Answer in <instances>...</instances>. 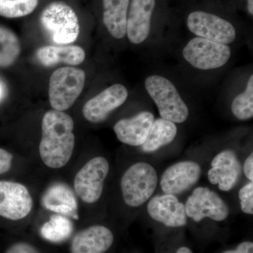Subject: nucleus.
<instances>
[{
	"instance_id": "obj_1",
	"label": "nucleus",
	"mask_w": 253,
	"mask_h": 253,
	"mask_svg": "<svg viewBox=\"0 0 253 253\" xmlns=\"http://www.w3.org/2000/svg\"><path fill=\"white\" fill-rule=\"evenodd\" d=\"M74 122L67 113L50 110L42 122L40 155L47 167L59 169L66 166L75 148Z\"/></svg>"
},
{
	"instance_id": "obj_2",
	"label": "nucleus",
	"mask_w": 253,
	"mask_h": 253,
	"mask_svg": "<svg viewBox=\"0 0 253 253\" xmlns=\"http://www.w3.org/2000/svg\"><path fill=\"white\" fill-rule=\"evenodd\" d=\"M40 23L44 34L54 44H72L79 36L80 23L77 15L66 3H51L42 12Z\"/></svg>"
},
{
	"instance_id": "obj_3",
	"label": "nucleus",
	"mask_w": 253,
	"mask_h": 253,
	"mask_svg": "<svg viewBox=\"0 0 253 253\" xmlns=\"http://www.w3.org/2000/svg\"><path fill=\"white\" fill-rule=\"evenodd\" d=\"M158 183L157 172L151 164L146 162L134 163L121 178L123 201L129 207H140L152 197Z\"/></svg>"
},
{
	"instance_id": "obj_4",
	"label": "nucleus",
	"mask_w": 253,
	"mask_h": 253,
	"mask_svg": "<svg viewBox=\"0 0 253 253\" xmlns=\"http://www.w3.org/2000/svg\"><path fill=\"white\" fill-rule=\"evenodd\" d=\"M145 87L157 106L161 118L174 123L185 122L189 109L169 80L162 76H150L145 81Z\"/></svg>"
},
{
	"instance_id": "obj_5",
	"label": "nucleus",
	"mask_w": 253,
	"mask_h": 253,
	"mask_svg": "<svg viewBox=\"0 0 253 253\" xmlns=\"http://www.w3.org/2000/svg\"><path fill=\"white\" fill-rule=\"evenodd\" d=\"M85 83V73L77 68L63 67L55 71L49 80L51 107L56 111L70 109L81 95Z\"/></svg>"
},
{
	"instance_id": "obj_6",
	"label": "nucleus",
	"mask_w": 253,
	"mask_h": 253,
	"mask_svg": "<svg viewBox=\"0 0 253 253\" xmlns=\"http://www.w3.org/2000/svg\"><path fill=\"white\" fill-rule=\"evenodd\" d=\"M109 163L104 157H95L78 171L74 179L75 192L86 204L99 201L109 174Z\"/></svg>"
},
{
	"instance_id": "obj_7",
	"label": "nucleus",
	"mask_w": 253,
	"mask_h": 253,
	"mask_svg": "<svg viewBox=\"0 0 253 253\" xmlns=\"http://www.w3.org/2000/svg\"><path fill=\"white\" fill-rule=\"evenodd\" d=\"M231 48L205 39L195 38L183 49V56L193 67L201 70L222 67L230 59Z\"/></svg>"
},
{
	"instance_id": "obj_8",
	"label": "nucleus",
	"mask_w": 253,
	"mask_h": 253,
	"mask_svg": "<svg viewBox=\"0 0 253 253\" xmlns=\"http://www.w3.org/2000/svg\"><path fill=\"white\" fill-rule=\"evenodd\" d=\"M185 210L187 217L196 222L205 218L223 221L229 217L230 210L220 196L208 187L196 188L186 200Z\"/></svg>"
},
{
	"instance_id": "obj_9",
	"label": "nucleus",
	"mask_w": 253,
	"mask_h": 253,
	"mask_svg": "<svg viewBox=\"0 0 253 253\" xmlns=\"http://www.w3.org/2000/svg\"><path fill=\"white\" fill-rule=\"evenodd\" d=\"M187 26L199 38L226 45L236 39V30L230 22L204 11L191 13L188 16Z\"/></svg>"
},
{
	"instance_id": "obj_10",
	"label": "nucleus",
	"mask_w": 253,
	"mask_h": 253,
	"mask_svg": "<svg viewBox=\"0 0 253 253\" xmlns=\"http://www.w3.org/2000/svg\"><path fill=\"white\" fill-rule=\"evenodd\" d=\"M33 202L26 186L14 181H0V216L19 220L31 212Z\"/></svg>"
},
{
	"instance_id": "obj_11",
	"label": "nucleus",
	"mask_w": 253,
	"mask_h": 253,
	"mask_svg": "<svg viewBox=\"0 0 253 253\" xmlns=\"http://www.w3.org/2000/svg\"><path fill=\"white\" fill-rule=\"evenodd\" d=\"M202 168L193 161H184L168 167L161 176V189L164 194H183L194 186L201 178Z\"/></svg>"
},
{
	"instance_id": "obj_12",
	"label": "nucleus",
	"mask_w": 253,
	"mask_h": 253,
	"mask_svg": "<svg viewBox=\"0 0 253 253\" xmlns=\"http://www.w3.org/2000/svg\"><path fill=\"white\" fill-rule=\"evenodd\" d=\"M241 172L242 166L236 153L224 150L213 158L208 178L211 184L218 185L221 191L228 192L238 184Z\"/></svg>"
},
{
	"instance_id": "obj_13",
	"label": "nucleus",
	"mask_w": 253,
	"mask_h": 253,
	"mask_svg": "<svg viewBox=\"0 0 253 253\" xmlns=\"http://www.w3.org/2000/svg\"><path fill=\"white\" fill-rule=\"evenodd\" d=\"M127 96L126 86L121 84H113L84 104L83 116L90 123L103 122L110 113L126 102Z\"/></svg>"
},
{
	"instance_id": "obj_14",
	"label": "nucleus",
	"mask_w": 253,
	"mask_h": 253,
	"mask_svg": "<svg viewBox=\"0 0 253 253\" xmlns=\"http://www.w3.org/2000/svg\"><path fill=\"white\" fill-rule=\"evenodd\" d=\"M146 209L154 220L168 227H183L187 224L185 205L174 195L164 194L151 197Z\"/></svg>"
},
{
	"instance_id": "obj_15",
	"label": "nucleus",
	"mask_w": 253,
	"mask_h": 253,
	"mask_svg": "<svg viewBox=\"0 0 253 253\" xmlns=\"http://www.w3.org/2000/svg\"><path fill=\"white\" fill-rule=\"evenodd\" d=\"M155 5V0H131L126 16V33L133 44H141L149 36Z\"/></svg>"
},
{
	"instance_id": "obj_16",
	"label": "nucleus",
	"mask_w": 253,
	"mask_h": 253,
	"mask_svg": "<svg viewBox=\"0 0 253 253\" xmlns=\"http://www.w3.org/2000/svg\"><path fill=\"white\" fill-rule=\"evenodd\" d=\"M154 120L153 113L144 111L134 117L121 120L113 129L121 142L131 146H141L149 135Z\"/></svg>"
},
{
	"instance_id": "obj_17",
	"label": "nucleus",
	"mask_w": 253,
	"mask_h": 253,
	"mask_svg": "<svg viewBox=\"0 0 253 253\" xmlns=\"http://www.w3.org/2000/svg\"><path fill=\"white\" fill-rule=\"evenodd\" d=\"M114 242V236L109 228L102 225L89 226L73 238L71 253H105Z\"/></svg>"
},
{
	"instance_id": "obj_18",
	"label": "nucleus",
	"mask_w": 253,
	"mask_h": 253,
	"mask_svg": "<svg viewBox=\"0 0 253 253\" xmlns=\"http://www.w3.org/2000/svg\"><path fill=\"white\" fill-rule=\"evenodd\" d=\"M46 209L78 219V204L72 190L66 184L57 183L50 186L42 200Z\"/></svg>"
},
{
	"instance_id": "obj_19",
	"label": "nucleus",
	"mask_w": 253,
	"mask_h": 253,
	"mask_svg": "<svg viewBox=\"0 0 253 253\" xmlns=\"http://www.w3.org/2000/svg\"><path fill=\"white\" fill-rule=\"evenodd\" d=\"M36 57L46 67L59 63L77 66L84 61L85 53L83 48L78 46H45L37 51Z\"/></svg>"
},
{
	"instance_id": "obj_20",
	"label": "nucleus",
	"mask_w": 253,
	"mask_h": 253,
	"mask_svg": "<svg viewBox=\"0 0 253 253\" xmlns=\"http://www.w3.org/2000/svg\"><path fill=\"white\" fill-rule=\"evenodd\" d=\"M129 0H103V20L110 34L122 39L126 35V16Z\"/></svg>"
},
{
	"instance_id": "obj_21",
	"label": "nucleus",
	"mask_w": 253,
	"mask_h": 253,
	"mask_svg": "<svg viewBox=\"0 0 253 253\" xmlns=\"http://www.w3.org/2000/svg\"><path fill=\"white\" fill-rule=\"evenodd\" d=\"M177 134L175 123L163 118L154 120L147 138L141 145L145 153H153L172 143Z\"/></svg>"
},
{
	"instance_id": "obj_22",
	"label": "nucleus",
	"mask_w": 253,
	"mask_h": 253,
	"mask_svg": "<svg viewBox=\"0 0 253 253\" xmlns=\"http://www.w3.org/2000/svg\"><path fill=\"white\" fill-rule=\"evenodd\" d=\"M73 231V223L61 214H54L42 226L41 234L50 242L61 243L66 241Z\"/></svg>"
},
{
	"instance_id": "obj_23",
	"label": "nucleus",
	"mask_w": 253,
	"mask_h": 253,
	"mask_svg": "<svg viewBox=\"0 0 253 253\" xmlns=\"http://www.w3.org/2000/svg\"><path fill=\"white\" fill-rule=\"evenodd\" d=\"M21 52L18 37L9 28L0 26V68L14 64Z\"/></svg>"
},
{
	"instance_id": "obj_24",
	"label": "nucleus",
	"mask_w": 253,
	"mask_h": 253,
	"mask_svg": "<svg viewBox=\"0 0 253 253\" xmlns=\"http://www.w3.org/2000/svg\"><path fill=\"white\" fill-rule=\"evenodd\" d=\"M233 114L240 121H247L253 116V76L251 75L246 90L238 95L231 104Z\"/></svg>"
},
{
	"instance_id": "obj_25",
	"label": "nucleus",
	"mask_w": 253,
	"mask_h": 253,
	"mask_svg": "<svg viewBox=\"0 0 253 253\" xmlns=\"http://www.w3.org/2000/svg\"><path fill=\"white\" fill-rule=\"evenodd\" d=\"M38 0H0V16L19 18L31 14L38 6Z\"/></svg>"
},
{
	"instance_id": "obj_26",
	"label": "nucleus",
	"mask_w": 253,
	"mask_h": 253,
	"mask_svg": "<svg viewBox=\"0 0 253 253\" xmlns=\"http://www.w3.org/2000/svg\"><path fill=\"white\" fill-rule=\"evenodd\" d=\"M241 211L248 214H253V181L246 184L239 192Z\"/></svg>"
},
{
	"instance_id": "obj_27",
	"label": "nucleus",
	"mask_w": 253,
	"mask_h": 253,
	"mask_svg": "<svg viewBox=\"0 0 253 253\" xmlns=\"http://www.w3.org/2000/svg\"><path fill=\"white\" fill-rule=\"evenodd\" d=\"M5 253H41L38 250L26 242H18L10 246Z\"/></svg>"
},
{
	"instance_id": "obj_28",
	"label": "nucleus",
	"mask_w": 253,
	"mask_h": 253,
	"mask_svg": "<svg viewBox=\"0 0 253 253\" xmlns=\"http://www.w3.org/2000/svg\"><path fill=\"white\" fill-rule=\"evenodd\" d=\"M13 155L6 150L0 149V174L9 170L12 165Z\"/></svg>"
},
{
	"instance_id": "obj_29",
	"label": "nucleus",
	"mask_w": 253,
	"mask_h": 253,
	"mask_svg": "<svg viewBox=\"0 0 253 253\" xmlns=\"http://www.w3.org/2000/svg\"><path fill=\"white\" fill-rule=\"evenodd\" d=\"M221 253H253V243L245 241L240 244L235 249L228 250Z\"/></svg>"
},
{
	"instance_id": "obj_30",
	"label": "nucleus",
	"mask_w": 253,
	"mask_h": 253,
	"mask_svg": "<svg viewBox=\"0 0 253 253\" xmlns=\"http://www.w3.org/2000/svg\"><path fill=\"white\" fill-rule=\"evenodd\" d=\"M243 170L250 181H253V153H251L245 161Z\"/></svg>"
},
{
	"instance_id": "obj_31",
	"label": "nucleus",
	"mask_w": 253,
	"mask_h": 253,
	"mask_svg": "<svg viewBox=\"0 0 253 253\" xmlns=\"http://www.w3.org/2000/svg\"><path fill=\"white\" fill-rule=\"evenodd\" d=\"M176 253H193V252L189 248L186 247V246H182V247L179 248V249L176 251Z\"/></svg>"
},
{
	"instance_id": "obj_32",
	"label": "nucleus",
	"mask_w": 253,
	"mask_h": 253,
	"mask_svg": "<svg viewBox=\"0 0 253 253\" xmlns=\"http://www.w3.org/2000/svg\"><path fill=\"white\" fill-rule=\"evenodd\" d=\"M248 9L250 14H253V0H248Z\"/></svg>"
},
{
	"instance_id": "obj_33",
	"label": "nucleus",
	"mask_w": 253,
	"mask_h": 253,
	"mask_svg": "<svg viewBox=\"0 0 253 253\" xmlns=\"http://www.w3.org/2000/svg\"><path fill=\"white\" fill-rule=\"evenodd\" d=\"M1 95H2V88H1V85H0V98L1 97Z\"/></svg>"
}]
</instances>
